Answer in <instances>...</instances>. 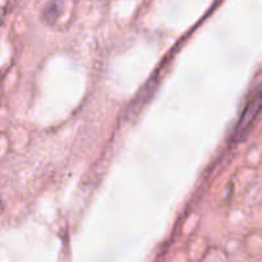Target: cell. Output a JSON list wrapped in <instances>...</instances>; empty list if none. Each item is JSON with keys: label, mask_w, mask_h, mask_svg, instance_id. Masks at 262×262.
<instances>
[{"label": "cell", "mask_w": 262, "mask_h": 262, "mask_svg": "<svg viewBox=\"0 0 262 262\" xmlns=\"http://www.w3.org/2000/svg\"><path fill=\"white\" fill-rule=\"evenodd\" d=\"M260 107H261V90L260 87H257L253 97L248 101L247 106H246L239 122H238V124L235 125L234 133H233L232 136V138L235 141V142L242 141L243 138H245V136L247 135L251 125H252L253 120H255V118L257 117L258 112H260Z\"/></svg>", "instance_id": "6da1fadb"}]
</instances>
